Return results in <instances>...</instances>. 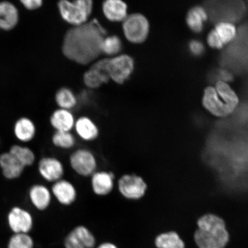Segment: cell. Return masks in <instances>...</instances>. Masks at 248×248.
I'll return each instance as SVG.
<instances>
[{
  "label": "cell",
  "instance_id": "cell-1",
  "mask_svg": "<svg viewBox=\"0 0 248 248\" xmlns=\"http://www.w3.org/2000/svg\"><path fill=\"white\" fill-rule=\"evenodd\" d=\"M107 36V30L97 19H93L67 31L62 52L68 60L75 63L91 64L102 54V43Z\"/></svg>",
  "mask_w": 248,
  "mask_h": 248
},
{
  "label": "cell",
  "instance_id": "cell-2",
  "mask_svg": "<svg viewBox=\"0 0 248 248\" xmlns=\"http://www.w3.org/2000/svg\"><path fill=\"white\" fill-rule=\"evenodd\" d=\"M237 93L226 81L217 80L214 86L204 89L202 104L205 109L217 117H225L234 112L239 104Z\"/></svg>",
  "mask_w": 248,
  "mask_h": 248
},
{
  "label": "cell",
  "instance_id": "cell-3",
  "mask_svg": "<svg viewBox=\"0 0 248 248\" xmlns=\"http://www.w3.org/2000/svg\"><path fill=\"white\" fill-rule=\"evenodd\" d=\"M197 224L194 239L200 248H224L228 244L229 232L221 217L208 214L201 217Z\"/></svg>",
  "mask_w": 248,
  "mask_h": 248
},
{
  "label": "cell",
  "instance_id": "cell-4",
  "mask_svg": "<svg viewBox=\"0 0 248 248\" xmlns=\"http://www.w3.org/2000/svg\"><path fill=\"white\" fill-rule=\"evenodd\" d=\"M58 7L63 20L77 27L88 22L92 13L93 2L91 0H62L58 2Z\"/></svg>",
  "mask_w": 248,
  "mask_h": 248
},
{
  "label": "cell",
  "instance_id": "cell-5",
  "mask_svg": "<svg viewBox=\"0 0 248 248\" xmlns=\"http://www.w3.org/2000/svg\"><path fill=\"white\" fill-rule=\"evenodd\" d=\"M116 187L121 196L128 201H138L146 195L148 185L142 176L136 173H124L116 182Z\"/></svg>",
  "mask_w": 248,
  "mask_h": 248
},
{
  "label": "cell",
  "instance_id": "cell-6",
  "mask_svg": "<svg viewBox=\"0 0 248 248\" xmlns=\"http://www.w3.org/2000/svg\"><path fill=\"white\" fill-rule=\"evenodd\" d=\"M124 35L133 44H141L150 33V24L148 18L140 13L128 15L123 22Z\"/></svg>",
  "mask_w": 248,
  "mask_h": 248
},
{
  "label": "cell",
  "instance_id": "cell-7",
  "mask_svg": "<svg viewBox=\"0 0 248 248\" xmlns=\"http://www.w3.org/2000/svg\"><path fill=\"white\" fill-rule=\"evenodd\" d=\"M71 170L82 178H91L98 170L97 158L91 150L78 148L71 154L69 159Z\"/></svg>",
  "mask_w": 248,
  "mask_h": 248
},
{
  "label": "cell",
  "instance_id": "cell-8",
  "mask_svg": "<svg viewBox=\"0 0 248 248\" xmlns=\"http://www.w3.org/2000/svg\"><path fill=\"white\" fill-rule=\"evenodd\" d=\"M108 69L110 80L122 85L131 77L135 69V62L128 55H117L108 58Z\"/></svg>",
  "mask_w": 248,
  "mask_h": 248
},
{
  "label": "cell",
  "instance_id": "cell-9",
  "mask_svg": "<svg viewBox=\"0 0 248 248\" xmlns=\"http://www.w3.org/2000/svg\"><path fill=\"white\" fill-rule=\"evenodd\" d=\"M8 225L15 233H29L33 227L34 218L29 210L20 206H14L7 216Z\"/></svg>",
  "mask_w": 248,
  "mask_h": 248
},
{
  "label": "cell",
  "instance_id": "cell-10",
  "mask_svg": "<svg viewBox=\"0 0 248 248\" xmlns=\"http://www.w3.org/2000/svg\"><path fill=\"white\" fill-rule=\"evenodd\" d=\"M65 170L63 163L55 156L43 157L38 163V171L40 177L51 184L64 178Z\"/></svg>",
  "mask_w": 248,
  "mask_h": 248
},
{
  "label": "cell",
  "instance_id": "cell-11",
  "mask_svg": "<svg viewBox=\"0 0 248 248\" xmlns=\"http://www.w3.org/2000/svg\"><path fill=\"white\" fill-rule=\"evenodd\" d=\"M96 238L86 226L79 225L67 234L64 240L65 248H94Z\"/></svg>",
  "mask_w": 248,
  "mask_h": 248
},
{
  "label": "cell",
  "instance_id": "cell-12",
  "mask_svg": "<svg viewBox=\"0 0 248 248\" xmlns=\"http://www.w3.org/2000/svg\"><path fill=\"white\" fill-rule=\"evenodd\" d=\"M90 178L92 191L99 197L108 196L116 186L115 174L109 170H98Z\"/></svg>",
  "mask_w": 248,
  "mask_h": 248
},
{
  "label": "cell",
  "instance_id": "cell-13",
  "mask_svg": "<svg viewBox=\"0 0 248 248\" xmlns=\"http://www.w3.org/2000/svg\"><path fill=\"white\" fill-rule=\"evenodd\" d=\"M50 188L54 199L61 206H70L77 200V187L69 180L62 179L52 184Z\"/></svg>",
  "mask_w": 248,
  "mask_h": 248
},
{
  "label": "cell",
  "instance_id": "cell-14",
  "mask_svg": "<svg viewBox=\"0 0 248 248\" xmlns=\"http://www.w3.org/2000/svg\"><path fill=\"white\" fill-rule=\"evenodd\" d=\"M108 58L95 61L83 75V82L90 89H97L109 81Z\"/></svg>",
  "mask_w": 248,
  "mask_h": 248
},
{
  "label": "cell",
  "instance_id": "cell-15",
  "mask_svg": "<svg viewBox=\"0 0 248 248\" xmlns=\"http://www.w3.org/2000/svg\"><path fill=\"white\" fill-rule=\"evenodd\" d=\"M28 198L31 205L40 212L47 210L54 200L51 188L42 184L31 186L28 191Z\"/></svg>",
  "mask_w": 248,
  "mask_h": 248
},
{
  "label": "cell",
  "instance_id": "cell-16",
  "mask_svg": "<svg viewBox=\"0 0 248 248\" xmlns=\"http://www.w3.org/2000/svg\"><path fill=\"white\" fill-rule=\"evenodd\" d=\"M20 20L19 9L14 3L0 1V31L10 32L18 26Z\"/></svg>",
  "mask_w": 248,
  "mask_h": 248
},
{
  "label": "cell",
  "instance_id": "cell-17",
  "mask_svg": "<svg viewBox=\"0 0 248 248\" xmlns=\"http://www.w3.org/2000/svg\"><path fill=\"white\" fill-rule=\"evenodd\" d=\"M13 133L16 140L20 144L30 143L36 136V124L29 117H20L16 120L14 124Z\"/></svg>",
  "mask_w": 248,
  "mask_h": 248
},
{
  "label": "cell",
  "instance_id": "cell-18",
  "mask_svg": "<svg viewBox=\"0 0 248 248\" xmlns=\"http://www.w3.org/2000/svg\"><path fill=\"white\" fill-rule=\"evenodd\" d=\"M0 170L5 179L9 181L20 178L26 168L9 151L0 154Z\"/></svg>",
  "mask_w": 248,
  "mask_h": 248
},
{
  "label": "cell",
  "instance_id": "cell-19",
  "mask_svg": "<svg viewBox=\"0 0 248 248\" xmlns=\"http://www.w3.org/2000/svg\"><path fill=\"white\" fill-rule=\"evenodd\" d=\"M74 129L78 137L86 142L94 141L100 135V130L97 124L86 116L80 117L76 120Z\"/></svg>",
  "mask_w": 248,
  "mask_h": 248
},
{
  "label": "cell",
  "instance_id": "cell-20",
  "mask_svg": "<svg viewBox=\"0 0 248 248\" xmlns=\"http://www.w3.org/2000/svg\"><path fill=\"white\" fill-rule=\"evenodd\" d=\"M102 8L105 17L111 22L123 23L128 16V5L121 0H107Z\"/></svg>",
  "mask_w": 248,
  "mask_h": 248
},
{
  "label": "cell",
  "instance_id": "cell-21",
  "mask_svg": "<svg viewBox=\"0 0 248 248\" xmlns=\"http://www.w3.org/2000/svg\"><path fill=\"white\" fill-rule=\"evenodd\" d=\"M76 120L70 110L58 108L52 113L49 123L55 131L71 132L74 129Z\"/></svg>",
  "mask_w": 248,
  "mask_h": 248
},
{
  "label": "cell",
  "instance_id": "cell-22",
  "mask_svg": "<svg viewBox=\"0 0 248 248\" xmlns=\"http://www.w3.org/2000/svg\"><path fill=\"white\" fill-rule=\"evenodd\" d=\"M207 19L208 14L206 9L201 5L194 6L189 9L186 16V23L188 29L196 33L202 32Z\"/></svg>",
  "mask_w": 248,
  "mask_h": 248
},
{
  "label": "cell",
  "instance_id": "cell-23",
  "mask_svg": "<svg viewBox=\"0 0 248 248\" xmlns=\"http://www.w3.org/2000/svg\"><path fill=\"white\" fill-rule=\"evenodd\" d=\"M25 168L32 167L36 162L35 152L26 145L16 144L11 145L9 151Z\"/></svg>",
  "mask_w": 248,
  "mask_h": 248
},
{
  "label": "cell",
  "instance_id": "cell-24",
  "mask_svg": "<svg viewBox=\"0 0 248 248\" xmlns=\"http://www.w3.org/2000/svg\"><path fill=\"white\" fill-rule=\"evenodd\" d=\"M213 29L224 46L233 41L236 38L237 28L233 23L229 21H221L217 23Z\"/></svg>",
  "mask_w": 248,
  "mask_h": 248
},
{
  "label": "cell",
  "instance_id": "cell-25",
  "mask_svg": "<svg viewBox=\"0 0 248 248\" xmlns=\"http://www.w3.org/2000/svg\"><path fill=\"white\" fill-rule=\"evenodd\" d=\"M155 246L157 248H185L184 242L174 232H164L155 238Z\"/></svg>",
  "mask_w": 248,
  "mask_h": 248
},
{
  "label": "cell",
  "instance_id": "cell-26",
  "mask_svg": "<svg viewBox=\"0 0 248 248\" xmlns=\"http://www.w3.org/2000/svg\"><path fill=\"white\" fill-rule=\"evenodd\" d=\"M52 145L63 150H70L76 146V136L71 132L55 131L51 137Z\"/></svg>",
  "mask_w": 248,
  "mask_h": 248
},
{
  "label": "cell",
  "instance_id": "cell-27",
  "mask_svg": "<svg viewBox=\"0 0 248 248\" xmlns=\"http://www.w3.org/2000/svg\"><path fill=\"white\" fill-rule=\"evenodd\" d=\"M123 47L122 40L117 35L105 36L101 45L102 54L111 58L120 55Z\"/></svg>",
  "mask_w": 248,
  "mask_h": 248
},
{
  "label": "cell",
  "instance_id": "cell-28",
  "mask_svg": "<svg viewBox=\"0 0 248 248\" xmlns=\"http://www.w3.org/2000/svg\"><path fill=\"white\" fill-rule=\"evenodd\" d=\"M55 101L60 108L68 110L75 107L77 103L73 92L66 88L59 90L55 95Z\"/></svg>",
  "mask_w": 248,
  "mask_h": 248
},
{
  "label": "cell",
  "instance_id": "cell-29",
  "mask_svg": "<svg viewBox=\"0 0 248 248\" xmlns=\"http://www.w3.org/2000/svg\"><path fill=\"white\" fill-rule=\"evenodd\" d=\"M33 245L29 233H15L9 239L8 248H33Z\"/></svg>",
  "mask_w": 248,
  "mask_h": 248
},
{
  "label": "cell",
  "instance_id": "cell-30",
  "mask_svg": "<svg viewBox=\"0 0 248 248\" xmlns=\"http://www.w3.org/2000/svg\"><path fill=\"white\" fill-rule=\"evenodd\" d=\"M206 43L209 47L215 49H221L225 46L214 29L211 30L207 34Z\"/></svg>",
  "mask_w": 248,
  "mask_h": 248
},
{
  "label": "cell",
  "instance_id": "cell-31",
  "mask_svg": "<svg viewBox=\"0 0 248 248\" xmlns=\"http://www.w3.org/2000/svg\"><path fill=\"white\" fill-rule=\"evenodd\" d=\"M188 47L190 53L195 56V57L202 55L204 51H205V47H204L203 43L197 39L191 40L188 43Z\"/></svg>",
  "mask_w": 248,
  "mask_h": 248
},
{
  "label": "cell",
  "instance_id": "cell-32",
  "mask_svg": "<svg viewBox=\"0 0 248 248\" xmlns=\"http://www.w3.org/2000/svg\"><path fill=\"white\" fill-rule=\"evenodd\" d=\"M20 3L24 9L28 11H33L41 8L43 2L42 0H21Z\"/></svg>",
  "mask_w": 248,
  "mask_h": 248
},
{
  "label": "cell",
  "instance_id": "cell-33",
  "mask_svg": "<svg viewBox=\"0 0 248 248\" xmlns=\"http://www.w3.org/2000/svg\"><path fill=\"white\" fill-rule=\"evenodd\" d=\"M97 248H118L115 244L110 242H105L99 246Z\"/></svg>",
  "mask_w": 248,
  "mask_h": 248
},
{
  "label": "cell",
  "instance_id": "cell-34",
  "mask_svg": "<svg viewBox=\"0 0 248 248\" xmlns=\"http://www.w3.org/2000/svg\"><path fill=\"white\" fill-rule=\"evenodd\" d=\"M1 139H0V145H1Z\"/></svg>",
  "mask_w": 248,
  "mask_h": 248
}]
</instances>
